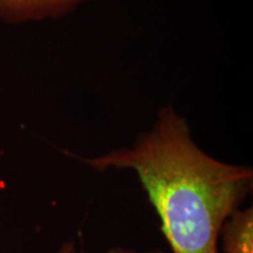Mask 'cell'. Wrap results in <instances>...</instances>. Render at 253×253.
Here are the masks:
<instances>
[{
  "instance_id": "obj_1",
  "label": "cell",
  "mask_w": 253,
  "mask_h": 253,
  "mask_svg": "<svg viewBox=\"0 0 253 253\" xmlns=\"http://www.w3.org/2000/svg\"><path fill=\"white\" fill-rule=\"evenodd\" d=\"M78 158L96 171L136 173L171 253H219L221 227L252 192L251 168L202 150L172 106L163 107L153 128L130 147Z\"/></svg>"
},
{
  "instance_id": "obj_2",
  "label": "cell",
  "mask_w": 253,
  "mask_h": 253,
  "mask_svg": "<svg viewBox=\"0 0 253 253\" xmlns=\"http://www.w3.org/2000/svg\"><path fill=\"white\" fill-rule=\"evenodd\" d=\"M86 1L88 0H0V20L23 23L59 18Z\"/></svg>"
},
{
  "instance_id": "obj_3",
  "label": "cell",
  "mask_w": 253,
  "mask_h": 253,
  "mask_svg": "<svg viewBox=\"0 0 253 253\" xmlns=\"http://www.w3.org/2000/svg\"><path fill=\"white\" fill-rule=\"evenodd\" d=\"M224 253H253V209L236 211L220 230Z\"/></svg>"
},
{
  "instance_id": "obj_4",
  "label": "cell",
  "mask_w": 253,
  "mask_h": 253,
  "mask_svg": "<svg viewBox=\"0 0 253 253\" xmlns=\"http://www.w3.org/2000/svg\"><path fill=\"white\" fill-rule=\"evenodd\" d=\"M106 253H168V252L163 251V250H160V249L150 250V251H138V250H134V249L115 246V248H110Z\"/></svg>"
},
{
  "instance_id": "obj_5",
  "label": "cell",
  "mask_w": 253,
  "mask_h": 253,
  "mask_svg": "<svg viewBox=\"0 0 253 253\" xmlns=\"http://www.w3.org/2000/svg\"><path fill=\"white\" fill-rule=\"evenodd\" d=\"M53 253H75V243L63 242Z\"/></svg>"
}]
</instances>
